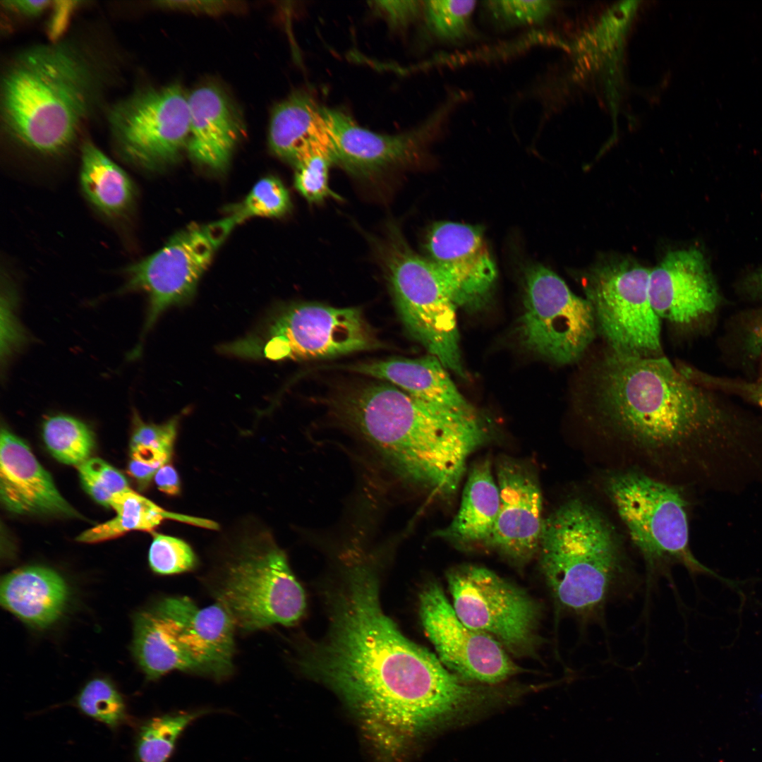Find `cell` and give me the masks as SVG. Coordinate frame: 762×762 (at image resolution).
Wrapping results in <instances>:
<instances>
[{"mask_svg": "<svg viewBox=\"0 0 762 762\" xmlns=\"http://www.w3.org/2000/svg\"><path fill=\"white\" fill-rule=\"evenodd\" d=\"M6 8L23 16L33 17L41 14L51 4L49 1H6Z\"/></svg>", "mask_w": 762, "mask_h": 762, "instance_id": "obj_43", "label": "cell"}, {"mask_svg": "<svg viewBox=\"0 0 762 762\" xmlns=\"http://www.w3.org/2000/svg\"><path fill=\"white\" fill-rule=\"evenodd\" d=\"M375 6L393 25L402 26L412 22L423 13V1H377Z\"/></svg>", "mask_w": 762, "mask_h": 762, "instance_id": "obj_40", "label": "cell"}, {"mask_svg": "<svg viewBox=\"0 0 762 762\" xmlns=\"http://www.w3.org/2000/svg\"><path fill=\"white\" fill-rule=\"evenodd\" d=\"M604 488L650 573L677 564L692 574H708L732 584L692 554L682 488L639 471L619 469L606 476Z\"/></svg>", "mask_w": 762, "mask_h": 762, "instance_id": "obj_8", "label": "cell"}, {"mask_svg": "<svg viewBox=\"0 0 762 762\" xmlns=\"http://www.w3.org/2000/svg\"><path fill=\"white\" fill-rule=\"evenodd\" d=\"M344 413L391 470L440 499L456 493L469 456L491 435L481 413L428 404L388 382L358 389L345 401Z\"/></svg>", "mask_w": 762, "mask_h": 762, "instance_id": "obj_3", "label": "cell"}, {"mask_svg": "<svg viewBox=\"0 0 762 762\" xmlns=\"http://www.w3.org/2000/svg\"><path fill=\"white\" fill-rule=\"evenodd\" d=\"M236 627L217 602L201 608L186 596L165 598L135 616L133 654L150 679L177 670L221 680L233 671Z\"/></svg>", "mask_w": 762, "mask_h": 762, "instance_id": "obj_7", "label": "cell"}, {"mask_svg": "<svg viewBox=\"0 0 762 762\" xmlns=\"http://www.w3.org/2000/svg\"><path fill=\"white\" fill-rule=\"evenodd\" d=\"M111 507L116 513L114 518L83 531L76 540L83 543H97L131 531H152L164 520H174L210 529L218 528V524L213 521L167 511L133 490L114 495Z\"/></svg>", "mask_w": 762, "mask_h": 762, "instance_id": "obj_28", "label": "cell"}, {"mask_svg": "<svg viewBox=\"0 0 762 762\" xmlns=\"http://www.w3.org/2000/svg\"><path fill=\"white\" fill-rule=\"evenodd\" d=\"M79 183L85 200L104 218L115 223L129 220L135 203V184L90 141L81 146Z\"/></svg>", "mask_w": 762, "mask_h": 762, "instance_id": "obj_26", "label": "cell"}, {"mask_svg": "<svg viewBox=\"0 0 762 762\" xmlns=\"http://www.w3.org/2000/svg\"><path fill=\"white\" fill-rule=\"evenodd\" d=\"M158 490L170 496H176L181 491V481L175 468L169 463L161 466L154 476Z\"/></svg>", "mask_w": 762, "mask_h": 762, "instance_id": "obj_42", "label": "cell"}, {"mask_svg": "<svg viewBox=\"0 0 762 762\" xmlns=\"http://www.w3.org/2000/svg\"><path fill=\"white\" fill-rule=\"evenodd\" d=\"M499 507L500 492L490 462L482 460L469 472L457 514L437 536L463 548L487 546Z\"/></svg>", "mask_w": 762, "mask_h": 762, "instance_id": "obj_27", "label": "cell"}, {"mask_svg": "<svg viewBox=\"0 0 762 762\" xmlns=\"http://www.w3.org/2000/svg\"><path fill=\"white\" fill-rule=\"evenodd\" d=\"M538 554L557 600L581 617L603 607L624 564L613 526L579 497L566 500L545 519Z\"/></svg>", "mask_w": 762, "mask_h": 762, "instance_id": "obj_5", "label": "cell"}, {"mask_svg": "<svg viewBox=\"0 0 762 762\" xmlns=\"http://www.w3.org/2000/svg\"><path fill=\"white\" fill-rule=\"evenodd\" d=\"M751 399L762 407V370L756 381L751 385L749 389Z\"/></svg>", "mask_w": 762, "mask_h": 762, "instance_id": "obj_44", "label": "cell"}, {"mask_svg": "<svg viewBox=\"0 0 762 762\" xmlns=\"http://www.w3.org/2000/svg\"><path fill=\"white\" fill-rule=\"evenodd\" d=\"M132 418L131 453L169 463L181 415L160 424L145 422L135 410Z\"/></svg>", "mask_w": 762, "mask_h": 762, "instance_id": "obj_33", "label": "cell"}, {"mask_svg": "<svg viewBox=\"0 0 762 762\" xmlns=\"http://www.w3.org/2000/svg\"><path fill=\"white\" fill-rule=\"evenodd\" d=\"M461 96L452 94L423 123L399 135H382L359 126L344 113L322 107L333 147L334 162L349 173L367 177L416 163L442 130Z\"/></svg>", "mask_w": 762, "mask_h": 762, "instance_id": "obj_16", "label": "cell"}, {"mask_svg": "<svg viewBox=\"0 0 762 762\" xmlns=\"http://www.w3.org/2000/svg\"><path fill=\"white\" fill-rule=\"evenodd\" d=\"M554 3L549 1L489 0L481 2V10L497 30L542 23L550 16Z\"/></svg>", "mask_w": 762, "mask_h": 762, "instance_id": "obj_34", "label": "cell"}, {"mask_svg": "<svg viewBox=\"0 0 762 762\" xmlns=\"http://www.w3.org/2000/svg\"><path fill=\"white\" fill-rule=\"evenodd\" d=\"M0 497L16 514L79 516L28 445L5 428L0 435Z\"/></svg>", "mask_w": 762, "mask_h": 762, "instance_id": "obj_21", "label": "cell"}, {"mask_svg": "<svg viewBox=\"0 0 762 762\" xmlns=\"http://www.w3.org/2000/svg\"><path fill=\"white\" fill-rule=\"evenodd\" d=\"M241 222L233 214L210 223L190 226L171 237L154 253L124 268L125 282L120 293L142 291L148 298L146 320L139 341L129 355L131 358L140 354L145 336L164 310L192 298L214 253Z\"/></svg>", "mask_w": 762, "mask_h": 762, "instance_id": "obj_11", "label": "cell"}, {"mask_svg": "<svg viewBox=\"0 0 762 762\" xmlns=\"http://www.w3.org/2000/svg\"><path fill=\"white\" fill-rule=\"evenodd\" d=\"M589 424L639 471L680 488L727 491L755 466L754 434L660 356L610 349L589 375Z\"/></svg>", "mask_w": 762, "mask_h": 762, "instance_id": "obj_1", "label": "cell"}, {"mask_svg": "<svg viewBox=\"0 0 762 762\" xmlns=\"http://www.w3.org/2000/svg\"><path fill=\"white\" fill-rule=\"evenodd\" d=\"M377 344L360 310L298 303L284 308L253 332L219 350L242 358L298 361L334 358Z\"/></svg>", "mask_w": 762, "mask_h": 762, "instance_id": "obj_10", "label": "cell"}, {"mask_svg": "<svg viewBox=\"0 0 762 762\" xmlns=\"http://www.w3.org/2000/svg\"><path fill=\"white\" fill-rule=\"evenodd\" d=\"M188 105L190 157L214 171L224 170L245 130L239 112L224 90L210 83L189 93Z\"/></svg>", "mask_w": 762, "mask_h": 762, "instance_id": "obj_22", "label": "cell"}, {"mask_svg": "<svg viewBox=\"0 0 762 762\" xmlns=\"http://www.w3.org/2000/svg\"><path fill=\"white\" fill-rule=\"evenodd\" d=\"M214 711L208 708L174 711L140 721L134 737L135 762H169L186 730Z\"/></svg>", "mask_w": 762, "mask_h": 762, "instance_id": "obj_29", "label": "cell"}, {"mask_svg": "<svg viewBox=\"0 0 762 762\" xmlns=\"http://www.w3.org/2000/svg\"><path fill=\"white\" fill-rule=\"evenodd\" d=\"M332 156L327 152L313 153L295 166L294 184L298 192L310 202H320L332 195L328 184V172Z\"/></svg>", "mask_w": 762, "mask_h": 762, "instance_id": "obj_38", "label": "cell"}, {"mask_svg": "<svg viewBox=\"0 0 762 762\" xmlns=\"http://www.w3.org/2000/svg\"><path fill=\"white\" fill-rule=\"evenodd\" d=\"M77 468L86 491L105 507H111L114 495L132 490L118 470L99 458H90Z\"/></svg>", "mask_w": 762, "mask_h": 762, "instance_id": "obj_37", "label": "cell"}, {"mask_svg": "<svg viewBox=\"0 0 762 762\" xmlns=\"http://www.w3.org/2000/svg\"><path fill=\"white\" fill-rule=\"evenodd\" d=\"M68 598L64 579L55 571L38 566L16 569L1 584V603L25 623L45 628L61 615Z\"/></svg>", "mask_w": 762, "mask_h": 762, "instance_id": "obj_25", "label": "cell"}, {"mask_svg": "<svg viewBox=\"0 0 762 762\" xmlns=\"http://www.w3.org/2000/svg\"><path fill=\"white\" fill-rule=\"evenodd\" d=\"M597 332L592 307L543 265L526 272L518 333L533 353L558 365L577 361Z\"/></svg>", "mask_w": 762, "mask_h": 762, "instance_id": "obj_13", "label": "cell"}, {"mask_svg": "<svg viewBox=\"0 0 762 762\" xmlns=\"http://www.w3.org/2000/svg\"><path fill=\"white\" fill-rule=\"evenodd\" d=\"M96 73L86 56L68 42L23 51L2 78L1 108L6 130L37 155H62L75 143L94 106Z\"/></svg>", "mask_w": 762, "mask_h": 762, "instance_id": "obj_4", "label": "cell"}, {"mask_svg": "<svg viewBox=\"0 0 762 762\" xmlns=\"http://www.w3.org/2000/svg\"><path fill=\"white\" fill-rule=\"evenodd\" d=\"M291 206L289 192L282 181L267 176L258 181L234 213L242 222L250 217H279Z\"/></svg>", "mask_w": 762, "mask_h": 762, "instance_id": "obj_35", "label": "cell"}, {"mask_svg": "<svg viewBox=\"0 0 762 762\" xmlns=\"http://www.w3.org/2000/svg\"><path fill=\"white\" fill-rule=\"evenodd\" d=\"M476 8V1H425L423 13L429 30L437 39L458 44L473 36L472 18Z\"/></svg>", "mask_w": 762, "mask_h": 762, "instance_id": "obj_31", "label": "cell"}, {"mask_svg": "<svg viewBox=\"0 0 762 762\" xmlns=\"http://www.w3.org/2000/svg\"><path fill=\"white\" fill-rule=\"evenodd\" d=\"M419 611L438 658L451 672L485 684L502 682L519 672L498 641L459 618L437 583L429 582L421 592Z\"/></svg>", "mask_w": 762, "mask_h": 762, "instance_id": "obj_17", "label": "cell"}, {"mask_svg": "<svg viewBox=\"0 0 762 762\" xmlns=\"http://www.w3.org/2000/svg\"><path fill=\"white\" fill-rule=\"evenodd\" d=\"M75 702L83 715L113 731L130 722L124 698L106 679L95 678L88 682L76 696Z\"/></svg>", "mask_w": 762, "mask_h": 762, "instance_id": "obj_32", "label": "cell"}, {"mask_svg": "<svg viewBox=\"0 0 762 762\" xmlns=\"http://www.w3.org/2000/svg\"><path fill=\"white\" fill-rule=\"evenodd\" d=\"M268 140L272 152L294 167L315 152L333 157L322 107L305 92H294L274 108Z\"/></svg>", "mask_w": 762, "mask_h": 762, "instance_id": "obj_24", "label": "cell"}, {"mask_svg": "<svg viewBox=\"0 0 762 762\" xmlns=\"http://www.w3.org/2000/svg\"><path fill=\"white\" fill-rule=\"evenodd\" d=\"M425 247L458 309L474 313L484 308L495 286L497 269L480 228L436 223L428 232Z\"/></svg>", "mask_w": 762, "mask_h": 762, "instance_id": "obj_18", "label": "cell"}, {"mask_svg": "<svg viewBox=\"0 0 762 762\" xmlns=\"http://www.w3.org/2000/svg\"><path fill=\"white\" fill-rule=\"evenodd\" d=\"M753 344L762 350V317L756 322L751 332Z\"/></svg>", "mask_w": 762, "mask_h": 762, "instance_id": "obj_45", "label": "cell"}, {"mask_svg": "<svg viewBox=\"0 0 762 762\" xmlns=\"http://www.w3.org/2000/svg\"><path fill=\"white\" fill-rule=\"evenodd\" d=\"M42 437L55 459L77 467L90 458L95 447L94 435L90 428L67 415L47 418L42 424Z\"/></svg>", "mask_w": 762, "mask_h": 762, "instance_id": "obj_30", "label": "cell"}, {"mask_svg": "<svg viewBox=\"0 0 762 762\" xmlns=\"http://www.w3.org/2000/svg\"><path fill=\"white\" fill-rule=\"evenodd\" d=\"M759 284H760L761 287L762 288V272L759 276Z\"/></svg>", "mask_w": 762, "mask_h": 762, "instance_id": "obj_46", "label": "cell"}, {"mask_svg": "<svg viewBox=\"0 0 762 762\" xmlns=\"http://www.w3.org/2000/svg\"><path fill=\"white\" fill-rule=\"evenodd\" d=\"M346 570L327 638L301 660L306 672L396 732L419 731L490 699V690L471 684L402 634L382 610L370 567Z\"/></svg>", "mask_w": 762, "mask_h": 762, "instance_id": "obj_2", "label": "cell"}, {"mask_svg": "<svg viewBox=\"0 0 762 762\" xmlns=\"http://www.w3.org/2000/svg\"><path fill=\"white\" fill-rule=\"evenodd\" d=\"M651 270L631 260H612L591 269L582 279L599 332L617 352L657 356L660 319L649 296Z\"/></svg>", "mask_w": 762, "mask_h": 762, "instance_id": "obj_12", "label": "cell"}, {"mask_svg": "<svg viewBox=\"0 0 762 762\" xmlns=\"http://www.w3.org/2000/svg\"><path fill=\"white\" fill-rule=\"evenodd\" d=\"M350 369L387 381L421 402L461 413H480L459 391L448 369L430 354L361 363Z\"/></svg>", "mask_w": 762, "mask_h": 762, "instance_id": "obj_23", "label": "cell"}, {"mask_svg": "<svg viewBox=\"0 0 762 762\" xmlns=\"http://www.w3.org/2000/svg\"><path fill=\"white\" fill-rule=\"evenodd\" d=\"M649 296L660 319L690 325L713 313L718 293L703 254L696 248L668 253L651 270Z\"/></svg>", "mask_w": 762, "mask_h": 762, "instance_id": "obj_20", "label": "cell"}, {"mask_svg": "<svg viewBox=\"0 0 762 762\" xmlns=\"http://www.w3.org/2000/svg\"><path fill=\"white\" fill-rule=\"evenodd\" d=\"M447 579L454 610L466 626L490 636L516 655L535 649L541 610L524 589L476 565L454 568Z\"/></svg>", "mask_w": 762, "mask_h": 762, "instance_id": "obj_15", "label": "cell"}, {"mask_svg": "<svg viewBox=\"0 0 762 762\" xmlns=\"http://www.w3.org/2000/svg\"><path fill=\"white\" fill-rule=\"evenodd\" d=\"M157 5L163 8H173L175 10L188 11L191 12L205 13L208 14H220L228 11H236L243 8L242 4L236 1H157Z\"/></svg>", "mask_w": 762, "mask_h": 762, "instance_id": "obj_41", "label": "cell"}, {"mask_svg": "<svg viewBox=\"0 0 762 762\" xmlns=\"http://www.w3.org/2000/svg\"><path fill=\"white\" fill-rule=\"evenodd\" d=\"M1 355L6 360L25 342V334L14 313L17 292L13 282L6 270H1Z\"/></svg>", "mask_w": 762, "mask_h": 762, "instance_id": "obj_39", "label": "cell"}, {"mask_svg": "<svg viewBox=\"0 0 762 762\" xmlns=\"http://www.w3.org/2000/svg\"><path fill=\"white\" fill-rule=\"evenodd\" d=\"M496 474L500 507L487 546L523 564L540 549L545 519L539 483L531 468L508 457L498 460Z\"/></svg>", "mask_w": 762, "mask_h": 762, "instance_id": "obj_19", "label": "cell"}, {"mask_svg": "<svg viewBox=\"0 0 762 762\" xmlns=\"http://www.w3.org/2000/svg\"><path fill=\"white\" fill-rule=\"evenodd\" d=\"M227 536L212 576L217 602L244 631L296 624L306 609L304 591L271 532L247 519Z\"/></svg>", "mask_w": 762, "mask_h": 762, "instance_id": "obj_6", "label": "cell"}, {"mask_svg": "<svg viewBox=\"0 0 762 762\" xmlns=\"http://www.w3.org/2000/svg\"><path fill=\"white\" fill-rule=\"evenodd\" d=\"M152 570L160 575H172L192 571L198 559L190 545L183 540L155 533L148 553Z\"/></svg>", "mask_w": 762, "mask_h": 762, "instance_id": "obj_36", "label": "cell"}, {"mask_svg": "<svg viewBox=\"0 0 762 762\" xmlns=\"http://www.w3.org/2000/svg\"><path fill=\"white\" fill-rule=\"evenodd\" d=\"M109 124L125 162L158 171L174 162L187 147L188 94L175 83L138 90L113 106Z\"/></svg>", "mask_w": 762, "mask_h": 762, "instance_id": "obj_14", "label": "cell"}, {"mask_svg": "<svg viewBox=\"0 0 762 762\" xmlns=\"http://www.w3.org/2000/svg\"><path fill=\"white\" fill-rule=\"evenodd\" d=\"M381 260L395 306L409 334L449 371L466 377L457 325L458 308L435 265L415 253L392 229Z\"/></svg>", "mask_w": 762, "mask_h": 762, "instance_id": "obj_9", "label": "cell"}]
</instances>
